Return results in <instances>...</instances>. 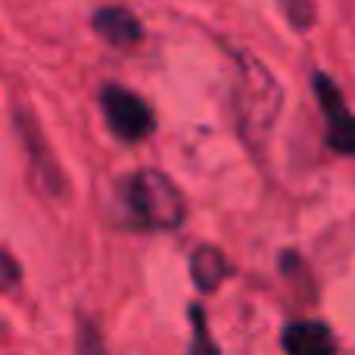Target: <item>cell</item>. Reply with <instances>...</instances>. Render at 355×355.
Here are the masks:
<instances>
[{
	"mask_svg": "<svg viewBox=\"0 0 355 355\" xmlns=\"http://www.w3.org/2000/svg\"><path fill=\"white\" fill-rule=\"evenodd\" d=\"M122 200L131 221L150 227V231H175L187 218L184 193L175 187L172 178L156 172V168H141V172L125 178Z\"/></svg>",
	"mask_w": 355,
	"mask_h": 355,
	"instance_id": "cell-1",
	"label": "cell"
},
{
	"mask_svg": "<svg viewBox=\"0 0 355 355\" xmlns=\"http://www.w3.org/2000/svg\"><path fill=\"white\" fill-rule=\"evenodd\" d=\"M234 103H237L240 131H243L246 141H259V137L268 135V128L281 112V87L256 56H240V78L237 91H234Z\"/></svg>",
	"mask_w": 355,
	"mask_h": 355,
	"instance_id": "cell-2",
	"label": "cell"
},
{
	"mask_svg": "<svg viewBox=\"0 0 355 355\" xmlns=\"http://www.w3.org/2000/svg\"><path fill=\"white\" fill-rule=\"evenodd\" d=\"M100 110H103L106 128H110L119 141H128V144L144 141V137H150L156 128L153 110H150L135 91H128V87L106 85L103 91H100Z\"/></svg>",
	"mask_w": 355,
	"mask_h": 355,
	"instance_id": "cell-3",
	"label": "cell"
},
{
	"mask_svg": "<svg viewBox=\"0 0 355 355\" xmlns=\"http://www.w3.org/2000/svg\"><path fill=\"white\" fill-rule=\"evenodd\" d=\"M312 87L321 103V116L327 122V147L343 156H355V116L349 112V106H346L340 87L324 72L315 75Z\"/></svg>",
	"mask_w": 355,
	"mask_h": 355,
	"instance_id": "cell-4",
	"label": "cell"
},
{
	"mask_svg": "<svg viewBox=\"0 0 355 355\" xmlns=\"http://www.w3.org/2000/svg\"><path fill=\"white\" fill-rule=\"evenodd\" d=\"M94 28L112 47H131L144 37V25L125 6H103V10L94 12Z\"/></svg>",
	"mask_w": 355,
	"mask_h": 355,
	"instance_id": "cell-5",
	"label": "cell"
},
{
	"mask_svg": "<svg viewBox=\"0 0 355 355\" xmlns=\"http://www.w3.org/2000/svg\"><path fill=\"white\" fill-rule=\"evenodd\" d=\"M281 346L296 355H324L337 349V340L324 321H300V324H290L284 331Z\"/></svg>",
	"mask_w": 355,
	"mask_h": 355,
	"instance_id": "cell-6",
	"label": "cell"
},
{
	"mask_svg": "<svg viewBox=\"0 0 355 355\" xmlns=\"http://www.w3.org/2000/svg\"><path fill=\"white\" fill-rule=\"evenodd\" d=\"M190 275H193V284L202 293H212V290L231 275V265H227L221 250H215V246H200V250L190 256Z\"/></svg>",
	"mask_w": 355,
	"mask_h": 355,
	"instance_id": "cell-7",
	"label": "cell"
},
{
	"mask_svg": "<svg viewBox=\"0 0 355 355\" xmlns=\"http://www.w3.org/2000/svg\"><path fill=\"white\" fill-rule=\"evenodd\" d=\"M3 268H6V287H12V284H16V262H12V256L10 252H3Z\"/></svg>",
	"mask_w": 355,
	"mask_h": 355,
	"instance_id": "cell-8",
	"label": "cell"
}]
</instances>
